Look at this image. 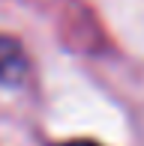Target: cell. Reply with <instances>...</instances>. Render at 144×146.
<instances>
[{"instance_id": "obj_1", "label": "cell", "mask_w": 144, "mask_h": 146, "mask_svg": "<svg viewBox=\"0 0 144 146\" xmlns=\"http://www.w3.org/2000/svg\"><path fill=\"white\" fill-rule=\"evenodd\" d=\"M27 72H30V63L21 42L12 36H0V84L3 87H21Z\"/></svg>"}, {"instance_id": "obj_2", "label": "cell", "mask_w": 144, "mask_h": 146, "mask_svg": "<svg viewBox=\"0 0 144 146\" xmlns=\"http://www.w3.org/2000/svg\"><path fill=\"white\" fill-rule=\"evenodd\" d=\"M60 146H99L93 140H69V143H60Z\"/></svg>"}]
</instances>
